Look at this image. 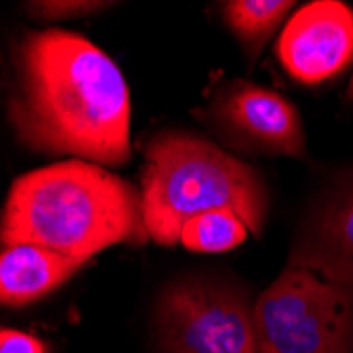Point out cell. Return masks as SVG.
<instances>
[{
	"label": "cell",
	"mask_w": 353,
	"mask_h": 353,
	"mask_svg": "<svg viewBox=\"0 0 353 353\" xmlns=\"http://www.w3.org/2000/svg\"><path fill=\"white\" fill-rule=\"evenodd\" d=\"M285 267L353 288V165L330 176L311 197Z\"/></svg>",
	"instance_id": "cell-7"
},
{
	"label": "cell",
	"mask_w": 353,
	"mask_h": 353,
	"mask_svg": "<svg viewBox=\"0 0 353 353\" xmlns=\"http://www.w3.org/2000/svg\"><path fill=\"white\" fill-rule=\"evenodd\" d=\"M146 239L142 192L83 159L17 178L0 216V245L34 243L81 265L110 245Z\"/></svg>",
	"instance_id": "cell-2"
},
{
	"label": "cell",
	"mask_w": 353,
	"mask_h": 353,
	"mask_svg": "<svg viewBox=\"0 0 353 353\" xmlns=\"http://www.w3.org/2000/svg\"><path fill=\"white\" fill-rule=\"evenodd\" d=\"M83 265L34 245L11 243L0 248V305L23 307L37 303L68 281Z\"/></svg>",
	"instance_id": "cell-9"
},
{
	"label": "cell",
	"mask_w": 353,
	"mask_h": 353,
	"mask_svg": "<svg viewBox=\"0 0 353 353\" xmlns=\"http://www.w3.org/2000/svg\"><path fill=\"white\" fill-rule=\"evenodd\" d=\"M0 353H49V349L34 334L0 326Z\"/></svg>",
	"instance_id": "cell-13"
},
{
	"label": "cell",
	"mask_w": 353,
	"mask_h": 353,
	"mask_svg": "<svg viewBox=\"0 0 353 353\" xmlns=\"http://www.w3.org/2000/svg\"><path fill=\"white\" fill-rule=\"evenodd\" d=\"M7 117L34 152L125 165L132 100L112 57L68 30L23 32L13 47Z\"/></svg>",
	"instance_id": "cell-1"
},
{
	"label": "cell",
	"mask_w": 353,
	"mask_h": 353,
	"mask_svg": "<svg viewBox=\"0 0 353 353\" xmlns=\"http://www.w3.org/2000/svg\"><path fill=\"white\" fill-rule=\"evenodd\" d=\"M279 63L294 81L315 87L353 63V9L341 0H313L288 19L275 45Z\"/></svg>",
	"instance_id": "cell-8"
},
{
	"label": "cell",
	"mask_w": 353,
	"mask_h": 353,
	"mask_svg": "<svg viewBox=\"0 0 353 353\" xmlns=\"http://www.w3.org/2000/svg\"><path fill=\"white\" fill-rule=\"evenodd\" d=\"M108 3H89V0H47V3H28L26 11L34 15L39 21H61L98 13Z\"/></svg>",
	"instance_id": "cell-12"
},
{
	"label": "cell",
	"mask_w": 353,
	"mask_h": 353,
	"mask_svg": "<svg viewBox=\"0 0 353 353\" xmlns=\"http://www.w3.org/2000/svg\"><path fill=\"white\" fill-rule=\"evenodd\" d=\"M195 117L220 146L233 152L309 159L299 108L271 87L245 79L216 81Z\"/></svg>",
	"instance_id": "cell-6"
},
{
	"label": "cell",
	"mask_w": 353,
	"mask_h": 353,
	"mask_svg": "<svg viewBox=\"0 0 353 353\" xmlns=\"http://www.w3.org/2000/svg\"><path fill=\"white\" fill-rule=\"evenodd\" d=\"M248 227L233 212H208L186 222L180 243L192 252H227L241 245Z\"/></svg>",
	"instance_id": "cell-11"
},
{
	"label": "cell",
	"mask_w": 353,
	"mask_h": 353,
	"mask_svg": "<svg viewBox=\"0 0 353 353\" xmlns=\"http://www.w3.org/2000/svg\"><path fill=\"white\" fill-rule=\"evenodd\" d=\"M152 322L161 353H259L254 303L237 281L218 275L170 281Z\"/></svg>",
	"instance_id": "cell-5"
},
{
	"label": "cell",
	"mask_w": 353,
	"mask_h": 353,
	"mask_svg": "<svg viewBox=\"0 0 353 353\" xmlns=\"http://www.w3.org/2000/svg\"><path fill=\"white\" fill-rule=\"evenodd\" d=\"M142 150L140 192L152 241L180 243L186 222L208 212H233L252 235L261 237L269 214V188L254 165L184 130L159 132Z\"/></svg>",
	"instance_id": "cell-3"
},
{
	"label": "cell",
	"mask_w": 353,
	"mask_h": 353,
	"mask_svg": "<svg viewBox=\"0 0 353 353\" xmlns=\"http://www.w3.org/2000/svg\"><path fill=\"white\" fill-rule=\"evenodd\" d=\"M347 100H349V102H353V74H351L349 85H347Z\"/></svg>",
	"instance_id": "cell-14"
},
{
	"label": "cell",
	"mask_w": 353,
	"mask_h": 353,
	"mask_svg": "<svg viewBox=\"0 0 353 353\" xmlns=\"http://www.w3.org/2000/svg\"><path fill=\"white\" fill-rule=\"evenodd\" d=\"M259 353H353V288L285 267L254 301Z\"/></svg>",
	"instance_id": "cell-4"
},
{
	"label": "cell",
	"mask_w": 353,
	"mask_h": 353,
	"mask_svg": "<svg viewBox=\"0 0 353 353\" xmlns=\"http://www.w3.org/2000/svg\"><path fill=\"white\" fill-rule=\"evenodd\" d=\"M294 7L292 0H229L220 3V15L254 66Z\"/></svg>",
	"instance_id": "cell-10"
}]
</instances>
